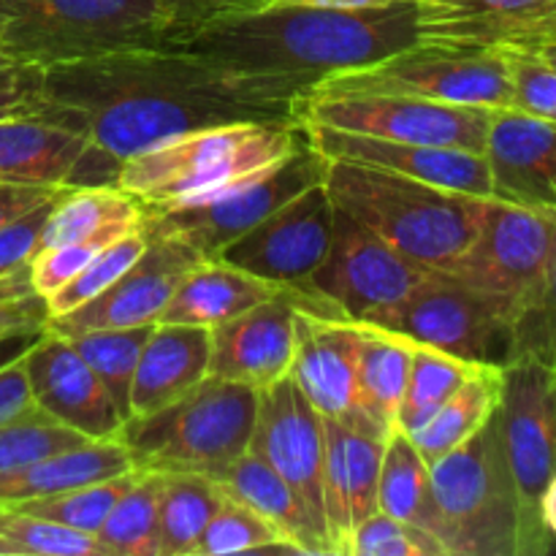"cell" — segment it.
Here are the masks:
<instances>
[{
	"label": "cell",
	"mask_w": 556,
	"mask_h": 556,
	"mask_svg": "<svg viewBox=\"0 0 556 556\" xmlns=\"http://www.w3.org/2000/svg\"><path fill=\"white\" fill-rule=\"evenodd\" d=\"M43 92L47 119L79 128L117 163L210 125L299 123L296 109L255 101L215 68L172 47L52 65L43 74Z\"/></svg>",
	"instance_id": "6da1fadb"
},
{
	"label": "cell",
	"mask_w": 556,
	"mask_h": 556,
	"mask_svg": "<svg viewBox=\"0 0 556 556\" xmlns=\"http://www.w3.org/2000/svg\"><path fill=\"white\" fill-rule=\"evenodd\" d=\"M418 43L413 0L369 9L264 5L195 25L166 47L201 60L244 96L296 109L318 81Z\"/></svg>",
	"instance_id": "7a4b0ae2"
},
{
	"label": "cell",
	"mask_w": 556,
	"mask_h": 556,
	"mask_svg": "<svg viewBox=\"0 0 556 556\" xmlns=\"http://www.w3.org/2000/svg\"><path fill=\"white\" fill-rule=\"evenodd\" d=\"M304 139L299 123L210 125L150 147L119 166L117 188L134 195L144 212L201 204L286 161Z\"/></svg>",
	"instance_id": "3957f363"
},
{
	"label": "cell",
	"mask_w": 556,
	"mask_h": 556,
	"mask_svg": "<svg viewBox=\"0 0 556 556\" xmlns=\"http://www.w3.org/2000/svg\"><path fill=\"white\" fill-rule=\"evenodd\" d=\"M326 190L337 210L429 271L454 266L489 206V199L345 161H329Z\"/></svg>",
	"instance_id": "277c9868"
},
{
	"label": "cell",
	"mask_w": 556,
	"mask_h": 556,
	"mask_svg": "<svg viewBox=\"0 0 556 556\" xmlns=\"http://www.w3.org/2000/svg\"><path fill=\"white\" fill-rule=\"evenodd\" d=\"M424 530L445 556H521V510L497 410L481 432L432 467Z\"/></svg>",
	"instance_id": "5b68a950"
},
{
	"label": "cell",
	"mask_w": 556,
	"mask_h": 556,
	"mask_svg": "<svg viewBox=\"0 0 556 556\" xmlns=\"http://www.w3.org/2000/svg\"><path fill=\"white\" fill-rule=\"evenodd\" d=\"M172 36L157 0H0V52L41 68L166 47Z\"/></svg>",
	"instance_id": "8992f818"
},
{
	"label": "cell",
	"mask_w": 556,
	"mask_h": 556,
	"mask_svg": "<svg viewBox=\"0 0 556 556\" xmlns=\"http://www.w3.org/2000/svg\"><path fill=\"white\" fill-rule=\"evenodd\" d=\"M258 391L206 378L182 400L150 416H134L119 429L136 472L220 476L250 448Z\"/></svg>",
	"instance_id": "52a82bcc"
},
{
	"label": "cell",
	"mask_w": 556,
	"mask_h": 556,
	"mask_svg": "<svg viewBox=\"0 0 556 556\" xmlns=\"http://www.w3.org/2000/svg\"><path fill=\"white\" fill-rule=\"evenodd\" d=\"M391 92L456 106H514L505 52L413 43L367 68H353L318 81L307 96H362Z\"/></svg>",
	"instance_id": "ba28073f"
},
{
	"label": "cell",
	"mask_w": 556,
	"mask_h": 556,
	"mask_svg": "<svg viewBox=\"0 0 556 556\" xmlns=\"http://www.w3.org/2000/svg\"><path fill=\"white\" fill-rule=\"evenodd\" d=\"M497 427L519 497L521 556H543L554 546L541 497L556 476V369L532 358L503 364Z\"/></svg>",
	"instance_id": "9c48e42d"
},
{
	"label": "cell",
	"mask_w": 556,
	"mask_h": 556,
	"mask_svg": "<svg viewBox=\"0 0 556 556\" xmlns=\"http://www.w3.org/2000/svg\"><path fill=\"white\" fill-rule=\"evenodd\" d=\"M326 172L329 157L320 155L304 136L302 144L286 161L215 199L177 210L144 212V231L150 237L177 239L195 250L201 258H217L228 244L253 231L271 212L313 185L326 182Z\"/></svg>",
	"instance_id": "30bf717a"
},
{
	"label": "cell",
	"mask_w": 556,
	"mask_h": 556,
	"mask_svg": "<svg viewBox=\"0 0 556 556\" xmlns=\"http://www.w3.org/2000/svg\"><path fill=\"white\" fill-rule=\"evenodd\" d=\"M364 324L396 331L418 345L438 348L472 364H505L514 315L497 299L445 271H429L410 293Z\"/></svg>",
	"instance_id": "8fae6325"
},
{
	"label": "cell",
	"mask_w": 556,
	"mask_h": 556,
	"mask_svg": "<svg viewBox=\"0 0 556 556\" xmlns=\"http://www.w3.org/2000/svg\"><path fill=\"white\" fill-rule=\"evenodd\" d=\"M494 109L456 106L416 96H304L296 101L299 125H326L348 134L378 136L407 144L481 152Z\"/></svg>",
	"instance_id": "7c38bea8"
},
{
	"label": "cell",
	"mask_w": 556,
	"mask_h": 556,
	"mask_svg": "<svg viewBox=\"0 0 556 556\" xmlns=\"http://www.w3.org/2000/svg\"><path fill=\"white\" fill-rule=\"evenodd\" d=\"M556 242V212L489 199L476 239L445 275L497 299L516 318L546 275Z\"/></svg>",
	"instance_id": "4fadbf2b"
},
{
	"label": "cell",
	"mask_w": 556,
	"mask_h": 556,
	"mask_svg": "<svg viewBox=\"0 0 556 556\" xmlns=\"http://www.w3.org/2000/svg\"><path fill=\"white\" fill-rule=\"evenodd\" d=\"M429 269L391 248L364 223L334 206V233L324 264L315 269L309 288L334 304L348 320L364 324L389 304L410 293Z\"/></svg>",
	"instance_id": "5bb4252c"
},
{
	"label": "cell",
	"mask_w": 556,
	"mask_h": 556,
	"mask_svg": "<svg viewBox=\"0 0 556 556\" xmlns=\"http://www.w3.org/2000/svg\"><path fill=\"white\" fill-rule=\"evenodd\" d=\"M334 233V204L326 182L288 201L253 231L228 244L217 258L282 288H309ZM313 291V288H309Z\"/></svg>",
	"instance_id": "9a60e30c"
},
{
	"label": "cell",
	"mask_w": 556,
	"mask_h": 556,
	"mask_svg": "<svg viewBox=\"0 0 556 556\" xmlns=\"http://www.w3.org/2000/svg\"><path fill=\"white\" fill-rule=\"evenodd\" d=\"M250 451L293 489L315 527L329 538L324 516V416L304 400L291 378L258 391Z\"/></svg>",
	"instance_id": "2e32d148"
},
{
	"label": "cell",
	"mask_w": 556,
	"mask_h": 556,
	"mask_svg": "<svg viewBox=\"0 0 556 556\" xmlns=\"http://www.w3.org/2000/svg\"><path fill=\"white\" fill-rule=\"evenodd\" d=\"M324 309L326 299L309 288H288L269 302L210 329V378L264 391L288 378L296 353V307Z\"/></svg>",
	"instance_id": "e0dca14e"
},
{
	"label": "cell",
	"mask_w": 556,
	"mask_h": 556,
	"mask_svg": "<svg viewBox=\"0 0 556 556\" xmlns=\"http://www.w3.org/2000/svg\"><path fill=\"white\" fill-rule=\"evenodd\" d=\"M418 41L478 52L556 43V0H413Z\"/></svg>",
	"instance_id": "ac0fdd59"
},
{
	"label": "cell",
	"mask_w": 556,
	"mask_h": 556,
	"mask_svg": "<svg viewBox=\"0 0 556 556\" xmlns=\"http://www.w3.org/2000/svg\"><path fill=\"white\" fill-rule=\"evenodd\" d=\"M123 163L98 150L90 136L47 117L0 119V182L27 188L117 185Z\"/></svg>",
	"instance_id": "d6986e66"
},
{
	"label": "cell",
	"mask_w": 556,
	"mask_h": 556,
	"mask_svg": "<svg viewBox=\"0 0 556 556\" xmlns=\"http://www.w3.org/2000/svg\"><path fill=\"white\" fill-rule=\"evenodd\" d=\"M36 407L85 440L119 438L125 418L68 337L43 326L22 351Z\"/></svg>",
	"instance_id": "ffe728a7"
},
{
	"label": "cell",
	"mask_w": 556,
	"mask_h": 556,
	"mask_svg": "<svg viewBox=\"0 0 556 556\" xmlns=\"http://www.w3.org/2000/svg\"><path fill=\"white\" fill-rule=\"evenodd\" d=\"M199 261L201 255L177 239L150 237L144 255L114 286H109L92 302L76 307L74 313L49 318L47 329L54 334L74 337L81 331L134 329V326L157 324L182 277Z\"/></svg>",
	"instance_id": "44dd1931"
},
{
	"label": "cell",
	"mask_w": 556,
	"mask_h": 556,
	"mask_svg": "<svg viewBox=\"0 0 556 556\" xmlns=\"http://www.w3.org/2000/svg\"><path fill=\"white\" fill-rule=\"evenodd\" d=\"M293 324L296 353L288 378L324 418L375 434L356 410V362L362 342L356 320L315 313L299 302Z\"/></svg>",
	"instance_id": "7402d4cb"
},
{
	"label": "cell",
	"mask_w": 556,
	"mask_h": 556,
	"mask_svg": "<svg viewBox=\"0 0 556 556\" xmlns=\"http://www.w3.org/2000/svg\"><path fill=\"white\" fill-rule=\"evenodd\" d=\"M302 130L309 144L329 161L358 163V166L421 179V182L459 190L478 199H492V177H489L486 157L481 152L407 144V141L378 139V136L348 134V130L326 128V125H302Z\"/></svg>",
	"instance_id": "603a6c76"
},
{
	"label": "cell",
	"mask_w": 556,
	"mask_h": 556,
	"mask_svg": "<svg viewBox=\"0 0 556 556\" xmlns=\"http://www.w3.org/2000/svg\"><path fill=\"white\" fill-rule=\"evenodd\" d=\"M483 157L492 199L556 212V123L516 106L494 109Z\"/></svg>",
	"instance_id": "cb8c5ba5"
},
{
	"label": "cell",
	"mask_w": 556,
	"mask_h": 556,
	"mask_svg": "<svg viewBox=\"0 0 556 556\" xmlns=\"http://www.w3.org/2000/svg\"><path fill=\"white\" fill-rule=\"evenodd\" d=\"M324 516L331 552L342 556L351 532L378 514V478L386 438L324 418Z\"/></svg>",
	"instance_id": "d4e9b609"
},
{
	"label": "cell",
	"mask_w": 556,
	"mask_h": 556,
	"mask_svg": "<svg viewBox=\"0 0 556 556\" xmlns=\"http://www.w3.org/2000/svg\"><path fill=\"white\" fill-rule=\"evenodd\" d=\"M212 334L201 326L155 324L130 386V418L150 416L210 378Z\"/></svg>",
	"instance_id": "484cf974"
},
{
	"label": "cell",
	"mask_w": 556,
	"mask_h": 556,
	"mask_svg": "<svg viewBox=\"0 0 556 556\" xmlns=\"http://www.w3.org/2000/svg\"><path fill=\"white\" fill-rule=\"evenodd\" d=\"M288 288L250 275L242 266H233L223 258H201L174 296L163 307L157 324H182L215 329L237 315L248 313L255 304L280 296Z\"/></svg>",
	"instance_id": "4316f807"
},
{
	"label": "cell",
	"mask_w": 556,
	"mask_h": 556,
	"mask_svg": "<svg viewBox=\"0 0 556 556\" xmlns=\"http://www.w3.org/2000/svg\"><path fill=\"white\" fill-rule=\"evenodd\" d=\"M215 481L228 497L248 505L266 525L275 527L293 554H331L329 538L315 527L293 489L250 448L215 476Z\"/></svg>",
	"instance_id": "83f0119b"
},
{
	"label": "cell",
	"mask_w": 556,
	"mask_h": 556,
	"mask_svg": "<svg viewBox=\"0 0 556 556\" xmlns=\"http://www.w3.org/2000/svg\"><path fill=\"white\" fill-rule=\"evenodd\" d=\"M134 470L123 440H87L0 476V505L52 497Z\"/></svg>",
	"instance_id": "f1b7e54d"
},
{
	"label": "cell",
	"mask_w": 556,
	"mask_h": 556,
	"mask_svg": "<svg viewBox=\"0 0 556 556\" xmlns=\"http://www.w3.org/2000/svg\"><path fill=\"white\" fill-rule=\"evenodd\" d=\"M358 329L362 342L356 362V410L375 434L389 438V432L396 429L416 342L372 324H358Z\"/></svg>",
	"instance_id": "f546056e"
},
{
	"label": "cell",
	"mask_w": 556,
	"mask_h": 556,
	"mask_svg": "<svg viewBox=\"0 0 556 556\" xmlns=\"http://www.w3.org/2000/svg\"><path fill=\"white\" fill-rule=\"evenodd\" d=\"M503 391V364H478L476 372L456 389V394L410 434L418 454L429 467L481 432L494 416Z\"/></svg>",
	"instance_id": "4dcf8cb0"
},
{
	"label": "cell",
	"mask_w": 556,
	"mask_h": 556,
	"mask_svg": "<svg viewBox=\"0 0 556 556\" xmlns=\"http://www.w3.org/2000/svg\"><path fill=\"white\" fill-rule=\"evenodd\" d=\"M144 223V206L117 185L71 188L54 201L43 223L41 248L79 242L103 231H134Z\"/></svg>",
	"instance_id": "1f68e13d"
},
{
	"label": "cell",
	"mask_w": 556,
	"mask_h": 556,
	"mask_svg": "<svg viewBox=\"0 0 556 556\" xmlns=\"http://www.w3.org/2000/svg\"><path fill=\"white\" fill-rule=\"evenodd\" d=\"M226 503L215 478L195 472L161 476L157 500V556H193L201 532Z\"/></svg>",
	"instance_id": "d6a6232c"
},
{
	"label": "cell",
	"mask_w": 556,
	"mask_h": 556,
	"mask_svg": "<svg viewBox=\"0 0 556 556\" xmlns=\"http://www.w3.org/2000/svg\"><path fill=\"white\" fill-rule=\"evenodd\" d=\"M429 483H432V470L418 454L410 434L402 432V429L389 432L383 443V459H380L378 510L424 530Z\"/></svg>",
	"instance_id": "836d02e7"
},
{
	"label": "cell",
	"mask_w": 556,
	"mask_h": 556,
	"mask_svg": "<svg viewBox=\"0 0 556 556\" xmlns=\"http://www.w3.org/2000/svg\"><path fill=\"white\" fill-rule=\"evenodd\" d=\"M476 367L478 364L416 342L407 389L402 396L400 416H396V429L407 434L418 432L456 394V389L476 372Z\"/></svg>",
	"instance_id": "e575fe53"
},
{
	"label": "cell",
	"mask_w": 556,
	"mask_h": 556,
	"mask_svg": "<svg viewBox=\"0 0 556 556\" xmlns=\"http://www.w3.org/2000/svg\"><path fill=\"white\" fill-rule=\"evenodd\" d=\"M157 500H161V476L136 472V481L117 500L112 514L98 530L109 556H157Z\"/></svg>",
	"instance_id": "d590c367"
},
{
	"label": "cell",
	"mask_w": 556,
	"mask_h": 556,
	"mask_svg": "<svg viewBox=\"0 0 556 556\" xmlns=\"http://www.w3.org/2000/svg\"><path fill=\"white\" fill-rule=\"evenodd\" d=\"M152 329L155 324L134 326V329L81 331V334L68 337L71 345L90 364L98 380L106 386L125 421L130 418V386H134L136 364H139L141 348L150 340Z\"/></svg>",
	"instance_id": "8d00e7d4"
},
{
	"label": "cell",
	"mask_w": 556,
	"mask_h": 556,
	"mask_svg": "<svg viewBox=\"0 0 556 556\" xmlns=\"http://www.w3.org/2000/svg\"><path fill=\"white\" fill-rule=\"evenodd\" d=\"M134 481L136 470H130L123 472V476L106 478V481L87 483V486L71 489V492L63 494H52V497L27 500V503L9 505V508L25 510V514L41 516V519L49 521H58V525L71 527V530L98 535V530L103 527L106 516L112 514L117 500L128 492Z\"/></svg>",
	"instance_id": "74e56055"
},
{
	"label": "cell",
	"mask_w": 556,
	"mask_h": 556,
	"mask_svg": "<svg viewBox=\"0 0 556 556\" xmlns=\"http://www.w3.org/2000/svg\"><path fill=\"white\" fill-rule=\"evenodd\" d=\"M147 244H150V237L144 231V223L134 231L123 233L119 239H114L112 244L101 250L74 280L68 282L65 288H60L58 293L47 299V307H49V318H60V315H68L74 313L76 307L81 304L92 302L96 296H101L109 286L119 280L136 261L144 255Z\"/></svg>",
	"instance_id": "f35d334b"
},
{
	"label": "cell",
	"mask_w": 556,
	"mask_h": 556,
	"mask_svg": "<svg viewBox=\"0 0 556 556\" xmlns=\"http://www.w3.org/2000/svg\"><path fill=\"white\" fill-rule=\"evenodd\" d=\"M0 538L20 556H109L90 532L71 530L58 521L0 505Z\"/></svg>",
	"instance_id": "ab89813d"
},
{
	"label": "cell",
	"mask_w": 556,
	"mask_h": 556,
	"mask_svg": "<svg viewBox=\"0 0 556 556\" xmlns=\"http://www.w3.org/2000/svg\"><path fill=\"white\" fill-rule=\"evenodd\" d=\"M244 552H291V546L255 510L226 494V503L220 505V510L212 516L206 530L201 532L193 556H226Z\"/></svg>",
	"instance_id": "60d3db41"
},
{
	"label": "cell",
	"mask_w": 556,
	"mask_h": 556,
	"mask_svg": "<svg viewBox=\"0 0 556 556\" xmlns=\"http://www.w3.org/2000/svg\"><path fill=\"white\" fill-rule=\"evenodd\" d=\"M514 358H532L556 369V242L541 286L510 326L508 362Z\"/></svg>",
	"instance_id": "b9f144b4"
},
{
	"label": "cell",
	"mask_w": 556,
	"mask_h": 556,
	"mask_svg": "<svg viewBox=\"0 0 556 556\" xmlns=\"http://www.w3.org/2000/svg\"><path fill=\"white\" fill-rule=\"evenodd\" d=\"M81 443H87L81 434L54 421L41 407H33L25 416L0 424V476Z\"/></svg>",
	"instance_id": "7bdbcfd3"
},
{
	"label": "cell",
	"mask_w": 556,
	"mask_h": 556,
	"mask_svg": "<svg viewBox=\"0 0 556 556\" xmlns=\"http://www.w3.org/2000/svg\"><path fill=\"white\" fill-rule=\"evenodd\" d=\"M342 556H445V552L429 532L378 510L351 532Z\"/></svg>",
	"instance_id": "ee69618b"
},
{
	"label": "cell",
	"mask_w": 556,
	"mask_h": 556,
	"mask_svg": "<svg viewBox=\"0 0 556 556\" xmlns=\"http://www.w3.org/2000/svg\"><path fill=\"white\" fill-rule=\"evenodd\" d=\"M128 231H103L98 237L79 239V242L58 244V248H41L27 264V275H30V286L38 296L49 299L58 293L60 288L68 286L106 244L119 239Z\"/></svg>",
	"instance_id": "f6af8a7d"
},
{
	"label": "cell",
	"mask_w": 556,
	"mask_h": 556,
	"mask_svg": "<svg viewBox=\"0 0 556 556\" xmlns=\"http://www.w3.org/2000/svg\"><path fill=\"white\" fill-rule=\"evenodd\" d=\"M514 106L556 123V68L538 52H505Z\"/></svg>",
	"instance_id": "bcb514c9"
},
{
	"label": "cell",
	"mask_w": 556,
	"mask_h": 556,
	"mask_svg": "<svg viewBox=\"0 0 556 556\" xmlns=\"http://www.w3.org/2000/svg\"><path fill=\"white\" fill-rule=\"evenodd\" d=\"M47 299L38 296L25 269L0 277V342L33 337L47 326Z\"/></svg>",
	"instance_id": "7dc6e473"
},
{
	"label": "cell",
	"mask_w": 556,
	"mask_h": 556,
	"mask_svg": "<svg viewBox=\"0 0 556 556\" xmlns=\"http://www.w3.org/2000/svg\"><path fill=\"white\" fill-rule=\"evenodd\" d=\"M41 65L9 58L0 52V119L49 117Z\"/></svg>",
	"instance_id": "c3c4849f"
},
{
	"label": "cell",
	"mask_w": 556,
	"mask_h": 556,
	"mask_svg": "<svg viewBox=\"0 0 556 556\" xmlns=\"http://www.w3.org/2000/svg\"><path fill=\"white\" fill-rule=\"evenodd\" d=\"M58 199L36 206V210H30L27 215L16 217L9 226L0 228V277L14 275V271L25 269V266L30 264V258L38 250V242H41L43 223H47L49 212H52L54 201Z\"/></svg>",
	"instance_id": "681fc988"
},
{
	"label": "cell",
	"mask_w": 556,
	"mask_h": 556,
	"mask_svg": "<svg viewBox=\"0 0 556 556\" xmlns=\"http://www.w3.org/2000/svg\"><path fill=\"white\" fill-rule=\"evenodd\" d=\"M174 22V36L226 14L250 11L253 0H157ZM172 36V38H174Z\"/></svg>",
	"instance_id": "f907efd6"
},
{
	"label": "cell",
	"mask_w": 556,
	"mask_h": 556,
	"mask_svg": "<svg viewBox=\"0 0 556 556\" xmlns=\"http://www.w3.org/2000/svg\"><path fill=\"white\" fill-rule=\"evenodd\" d=\"M33 407H36V402H33L27 369L20 353L9 364H0V424H9L14 418L25 416Z\"/></svg>",
	"instance_id": "816d5d0a"
},
{
	"label": "cell",
	"mask_w": 556,
	"mask_h": 556,
	"mask_svg": "<svg viewBox=\"0 0 556 556\" xmlns=\"http://www.w3.org/2000/svg\"><path fill=\"white\" fill-rule=\"evenodd\" d=\"M71 188H27V185H9L0 182V228L9 226L16 217L27 215L36 206L58 199Z\"/></svg>",
	"instance_id": "f5cc1de1"
},
{
	"label": "cell",
	"mask_w": 556,
	"mask_h": 556,
	"mask_svg": "<svg viewBox=\"0 0 556 556\" xmlns=\"http://www.w3.org/2000/svg\"><path fill=\"white\" fill-rule=\"evenodd\" d=\"M389 3V0H253L250 11L264 5H313V9H369V5Z\"/></svg>",
	"instance_id": "db71d44e"
},
{
	"label": "cell",
	"mask_w": 556,
	"mask_h": 556,
	"mask_svg": "<svg viewBox=\"0 0 556 556\" xmlns=\"http://www.w3.org/2000/svg\"><path fill=\"white\" fill-rule=\"evenodd\" d=\"M541 519L556 541V476L548 481L546 492H543V497H541Z\"/></svg>",
	"instance_id": "11a10c76"
},
{
	"label": "cell",
	"mask_w": 556,
	"mask_h": 556,
	"mask_svg": "<svg viewBox=\"0 0 556 556\" xmlns=\"http://www.w3.org/2000/svg\"><path fill=\"white\" fill-rule=\"evenodd\" d=\"M538 54H541V58L546 60L548 65H554V68H556V43H548V47H543Z\"/></svg>",
	"instance_id": "9f6ffc18"
},
{
	"label": "cell",
	"mask_w": 556,
	"mask_h": 556,
	"mask_svg": "<svg viewBox=\"0 0 556 556\" xmlns=\"http://www.w3.org/2000/svg\"><path fill=\"white\" fill-rule=\"evenodd\" d=\"M0 556H20L14 552V546H11V543H5L3 538H0Z\"/></svg>",
	"instance_id": "6f0895ef"
},
{
	"label": "cell",
	"mask_w": 556,
	"mask_h": 556,
	"mask_svg": "<svg viewBox=\"0 0 556 556\" xmlns=\"http://www.w3.org/2000/svg\"><path fill=\"white\" fill-rule=\"evenodd\" d=\"M0 345H3V342H0Z\"/></svg>",
	"instance_id": "680465c9"
}]
</instances>
